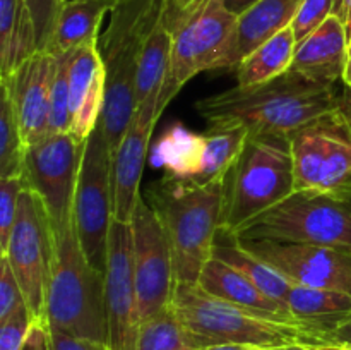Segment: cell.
Listing matches in <instances>:
<instances>
[{
	"mask_svg": "<svg viewBox=\"0 0 351 350\" xmlns=\"http://www.w3.org/2000/svg\"><path fill=\"white\" fill-rule=\"evenodd\" d=\"M341 105L335 86L317 84L288 71L264 84H237L204 96L195 102V110L209 126L239 124L250 136L290 137L297 129Z\"/></svg>",
	"mask_w": 351,
	"mask_h": 350,
	"instance_id": "obj_1",
	"label": "cell"
},
{
	"mask_svg": "<svg viewBox=\"0 0 351 350\" xmlns=\"http://www.w3.org/2000/svg\"><path fill=\"white\" fill-rule=\"evenodd\" d=\"M143 196L167 233L175 283H197L221 230L226 182L197 185L165 175L147 185Z\"/></svg>",
	"mask_w": 351,
	"mask_h": 350,
	"instance_id": "obj_2",
	"label": "cell"
},
{
	"mask_svg": "<svg viewBox=\"0 0 351 350\" xmlns=\"http://www.w3.org/2000/svg\"><path fill=\"white\" fill-rule=\"evenodd\" d=\"M165 0H117L110 26L98 50L106 69V96L101 113L110 148L115 151L136 113V78L141 51L158 21Z\"/></svg>",
	"mask_w": 351,
	"mask_h": 350,
	"instance_id": "obj_3",
	"label": "cell"
},
{
	"mask_svg": "<svg viewBox=\"0 0 351 350\" xmlns=\"http://www.w3.org/2000/svg\"><path fill=\"white\" fill-rule=\"evenodd\" d=\"M45 321L65 335L108 343L105 273L89 263L74 220L55 235Z\"/></svg>",
	"mask_w": 351,
	"mask_h": 350,
	"instance_id": "obj_4",
	"label": "cell"
},
{
	"mask_svg": "<svg viewBox=\"0 0 351 350\" xmlns=\"http://www.w3.org/2000/svg\"><path fill=\"white\" fill-rule=\"evenodd\" d=\"M163 23L171 34V67L158 98L160 117L191 79L204 71H219L237 16L223 0H165Z\"/></svg>",
	"mask_w": 351,
	"mask_h": 350,
	"instance_id": "obj_5",
	"label": "cell"
},
{
	"mask_svg": "<svg viewBox=\"0 0 351 350\" xmlns=\"http://www.w3.org/2000/svg\"><path fill=\"white\" fill-rule=\"evenodd\" d=\"M171 309L199 350L221 343H243L261 349L317 343L315 336L302 326L276 321L213 297L197 283H175Z\"/></svg>",
	"mask_w": 351,
	"mask_h": 350,
	"instance_id": "obj_6",
	"label": "cell"
},
{
	"mask_svg": "<svg viewBox=\"0 0 351 350\" xmlns=\"http://www.w3.org/2000/svg\"><path fill=\"white\" fill-rule=\"evenodd\" d=\"M295 192L290 137L250 136L230 172L221 230L233 237L242 226Z\"/></svg>",
	"mask_w": 351,
	"mask_h": 350,
	"instance_id": "obj_7",
	"label": "cell"
},
{
	"mask_svg": "<svg viewBox=\"0 0 351 350\" xmlns=\"http://www.w3.org/2000/svg\"><path fill=\"white\" fill-rule=\"evenodd\" d=\"M232 239L315 244L351 250V194L295 191Z\"/></svg>",
	"mask_w": 351,
	"mask_h": 350,
	"instance_id": "obj_8",
	"label": "cell"
},
{
	"mask_svg": "<svg viewBox=\"0 0 351 350\" xmlns=\"http://www.w3.org/2000/svg\"><path fill=\"white\" fill-rule=\"evenodd\" d=\"M249 130L239 124L211 126L206 134L173 124L151 151V161L168 175L197 185L226 182L242 153Z\"/></svg>",
	"mask_w": 351,
	"mask_h": 350,
	"instance_id": "obj_9",
	"label": "cell"
},
{
	"mask_svg": "<svg viewBox=\"0 0 351 350\" xmlns=\"http://www.w3.org/2000/svg\"><path fill=\"white\" fill-rule=\"evenodd\" d=\"M113 151L101 120L86 139L74 196V222L89 263L105 273L113 215Z\"/></svg>",
	"mask_w": 351,
	"mask_h": 350,
	"instance_id": "obj_10",
	"label": "cell"
},
{
	"mask_svg": "<svg viewBox=\"0 0 351 350\" xmlns=\"http://www.w3.org/2000/svg\"><path fill=\"white\" fill-rule=\"evenodd\" d=\"M7 257L27 309L36 321L45 319L48 285L55 259V235L41 199L31 189H23L17 218L10 233Z\"/></svg>",
	"mask_w": 351,
	"mask_h": 350,
	"instance_id": "obj_11",
	"label": "cell"
},
{
	"mask_svg": "<svg viewBox=\"0 0 351 350\" xmlns=\"http://www.w3.org/2000/svg\"><path fill=\"white\" fill-rule=\"evenodd\" d=\"M86 141L74 134H48L38 143L26 146L24 187L31 189L50 218L53 235L74 220V196Z\"/></svg>",
	"mask_w": 351,
	"mask_h": 350,
	"instance_id": "obj_12",
	"label": "cell"
},
{
	"mask_svg": "<svg viewBox=\"0 0 351 350\" xmlns=\"http://www.w3.org/2000/svg\"><path fill=\"white\" fill-rule=\"evenodd\" d=\"M132 264L141 323L171 307L175 270L167 233L141 194L132 220Z\"/></svg>",
	"mask_w": 351,
	"mask_h": 350,
	"instance_id": "obj_13",
	"label": "cell"
},
{
	"mask_svg": "<svg viewBox=\"0 0 351 350\" xmlns=\"http://www.w3.org/2000/svg\"><path fill=\"white\" fill-rule=\"evenodd\" d=\"M239 240V239H235ZM291 283L351 294V250L315 244L239 240Z\"/></svg>",
	"mask_w": 351,
	"mask_h": 350,
	"instance_id": "obj_14",
	"label": "cell"
},
{
	"mask_svg": "<svg viewBox=\"0 0 351 350\" xmlns=\"http://www.w3.org/2000/svg\"><path fill=\"white\" fill-rule=\"evenodd\" d=\"M108 345L112 350H137L141 319L132 264L130 223L113 220L105 270Z\"/></svg>",
	"mask_w": 351,
	"mask_h": 350,
	"instance_id": "obj_15",
	"label": "cell"
},
{
	"mask_svg": "<svg viewBox=\"0 0 351 350\" xmlns=\"http://www.w3.org/2000/svg\"><path fill=\"white\" fill-rule=\"evenodd\" d=\"M160 120L158 103L137 106L119 148L113 151V215L130 223L141 198V178L149 154L151 134Z\"/></svg>",
	"mask_w": 351,
	"mask_h": 350,
	"instance_id": "obj_16",
	"label": "cell"
},
{
	"mask_svg": "<svg viewBox=\"0 0 351 350\" xmlns=\"http://www.w3.org/2000/svg\"><path fill=\"white\" fill-rule=\"evenodd\" d=\"M55 67L57 60L53 55L48 51H36L9 79L0 81V86H3L12 98L26 146L38 143L48 134Z\"/></svg>",
	"mask_w": 351,
	"mask_h": 350,
	"instance_id": "obj_17",
	"label": "cell"
},
{
	"mask_svg": "<svg viewBox=\"0 0 351 350\" xmlns=\"http://www.w3.org/2000/svg\"><path fill=\"white\" fill-rule=\"evenodd\" d=\"M106 96V69L98 47H82L71 54L69 113L71 134L86 141L101 120Z\"/></svg>",
	"mask_w": 351,
	"mask_h": 350,
	"instance_id": "obj_18",
	"label": "cell"
},
{
	"mask_svg": "<svg viewBox=\"0 0 351 350\" xmlns=\"http://www.w3.org/2000/svg\"><path fill=\"white\" fill-rule=\"evenodd\" d=\"M346 57L348 36L341 19L332 14L321 27L297 43L290 71L317 84L335 86L343 81Z\"/></svg>",
	"mask_w": 351,
	"mask_h": 350,
	"instance_id": "obj_19",
	"label": "cell"
},
{
	"mask_svg": "<svg viewBox=\"0 0 351 350\" xmlns=\"http://www.w3.org/2000/svg\"><path fill=\"white\" fill-rule=\"evenodd\" d=\"M197 285L204 292H208L213 297H218L221 301L235 304L239 307L249 309V311L259 312L276 321L288 323V325L302 326L297 319L291 316L290 309L281 302L274 301L269 295L264 294L261 288H257L249 278L228 263H225L219 257L213 256L202 268L201 277ZM305 328V326H302ZM307 329V328H305Z\"/></svg>",
	"mask_w": 351,
	"mask_h": 350,
	"instance_id": "obj_20",
	"label": "cell"
},
{
	"mask_svg": "<svg viewBox=\"0 0 351 350\" xmlns=\"http://www.w3.org/2000/svg\"><path fill=\"white\" fill-rule=\"evenodd\" d=\"M304 0H261L237 17L232 45L219 71L237 69V65L256 48L291 26Z\"/></svg>",
	"mask_w": 351,
	"mask_h": 350,
	"instance_id": "obj_21",
	"label": "cell"
},
{
	"mask_svg": "<svg viewBox=\"0 0 351 350\" xmlns=\"http://www.w3.org/2000/svg\"><path fill=\"white\" fill-rule=\"evenodd\" d=\"M117 0H65L48 54L65 55L82 47H98V31L106 12H112Z\"/></svg>",
	"mask_w": 351,
	"mask_h": 350,
	"instance_id": "obj_22",
	"label": "cell"
},
{
	"mask_svg": "<svg viewBox=\"0 0 351 350\" xmlns=\"http://www.w3.org/2000/svg\"><path fill=\"white\" fill-rule=\"evenodd\" d=\"M287 305L291 316L315 336V345H319L326 333L351 316V294L293 283Z\"/></svg>",
	"mask_w": 351,
	"mask_h": 350,
	"instance_id": "obj_23",
	"label": "cell"
},
{
	"mask_svg": "<svg viewBox=\"0 0 351 350\" xmlns=\"http://www.w3.org/2000/svg\"><path fill=\"white\" fill-rule=\"evenodd\" d=\"M36 51L26 0H0V81L9 79Z\"/></svg>",
	"mask_w": 351,
	"mask_h": 350,
	"instance_id": "obj_24",
	"label": "cell"
},
{
	"mask_svg": "<svg viewBox=\"0 0 351 350\" xmlns=\"http://www.w3.org/2000/svg\"><path fill=\"white\" fill-rule=\"evenodd\" d=\"M171 67V34L163 23V16L147 36L141 51L136 78V108L158 103Z\"/></svg>",
	"mask_w": 351,
	"mask_h": 350,
	"instance_id": "obj_25",
	"label": "cell"
},
{
	"mask_svg": "<svg viewBox=\"0 0 351 350\" xmlns=\"http://www.w3.org/2000/svg\"><path fill=\"white\" fill-rule=\"evenodd\" d=\"M331 113V112H329ZM328 113L290 134L295 191H317L324 163Z\"/></svg>",
	"mask_w": 351,
	"mask_h": 350,
	"instance_id": "obj_26",
	"label": "cell"
},
{
	"mask_svg": "<svg viewBox=\"0 0 351 350\" xmlns=\"http://www.w3.org/2000/svg\"><path fill=\"white\" fill-rule=\"evenodd\" d=\"M295 48H297L295 34L291 27H287L269 41L256 48L237 65L235 72L239 86L264 84L290 71Z\"/></svg>",
	"mask_w": 351,
	"mask_h": 350,
	"instance_id": "obj_27",
	"label": "cell"
},
{
	"mask_svg": "<svg viewBox=\"0 0 351 350\" xmlns=\"http://www.w3.org/2000/svg\"><path fill=\"white\" fill-rule=\"evenodd\" d=\"M213 256L228 263L230 266H233L240 273L245 275L264 294L269 295L274 301L281 302L283 305H287L288 294H290V288L293 283L287 277H283L276 268L271 266L269 263L249 253L239 240L232 239L230 244H215Z\"/></svg>",
	"mask_w": 351,
	"mask_h": 350,
	"instance_id": "obj_28",
	"label": "cell"
},
{
	"mask_svg": "<svg viewBox=\"0 0 351 350\" xmlns=\"http://www.w3.org/2000/svg\"><path fill=\"white\" fill-rule=\"evenodd\" d=\"M0 178L23 177L26 144L17 122L12 98L3 86H0Z\"/></svg>",
	"mask_w": 351,
	"mask_h": 350,
	"instance_id": "obj_29",
	"label": "cell"
},
{
	"mask_svg": "<svg viewBox=\"0 0 351 350\" xmlns=\"http://www.w3.org/2000/svg\"><path fill=\"white\" fill-rule=\"evenodd\" d=\"M137 350H199L173 309L141 323Z\"/></svg>",
	"mask_w": 351,
	"mask_h": 350,
	"instance_id": "obj_30",
	"label": "cell"
},
{
	"mask_svg": "<svg viewBox=\"0 0 351 350\" xmlns=\"http://www.w3.org/2000/svg\"><path fill=\"white\" fill-rule=\"evenodd\" d=\"M71 54L58 55V57L53 55L55 60H57V67H55L53 81H51L48 134L71 132V113H69V65H71Z\"/></svg>",
	"mask_w": 351,
	"mask_h": 350,
	"instance_id": "obj_31",
	"label": "cell"
},
{
	"mask_svg": "<svg viewBox=\"0 0 351 350\" xmlns=\"http://www.w3.org/2000/svg\"><path fill=\"white\" fill-rule=\"evenodd\" d=\"M339 5H341V0H304L290 26L297 43L305 40L308 34L321 27L332 14L338 12Z\"/></svg>",
	"mask_w": 351,
	"mask_h": 350,
	"instance_id": "obj_32",
	"label": "cell"
},
{
	"mask_svg": "<svg viewBox=\"0 0 351 350\" xmlns=\"http://www.w3.org/2000/svg\"><path fill=\"white\" fill-rule=\"evenodd\" d=\"M23 189V177L0 178V256L5 253L7 246H9V239L17 218L19 198Z\"/></svg>",
	"mask_w": 351,
	"mask_h": 350,
	"instance_id": "obj_33",
	"label": "cell"
},
{
	"mask_svg": "<svg viewBox=\"0 0 351 350\" xmlns=\"http://www.w3.org/2000/svg\"><path fill=\"white\" fill-rule=\"evenodd\" d=\"M26 3L34 24L38 51H47L65 0H26Z\"/></svg>",
	"mask_w": 351,
	"mask_h": 350,
	"instance_id": "obj_34",
	"label": "cell"
},
{
	"mask_svg": "<svg viewBox=\"0 0 351 350\" xmlns=\"http://www.w3.org/2000/svg\"><path fill=\"white\" fill-rule=\"evenodd\" d=\"M26 305L23 290L7 257L0 256V323L9 319L17 309Z\"/></svg>",
	"mask_w": 351,
	"mask_h": 350,
	"instance_id": "obj_35",
	"label": "cell"
},
{
	"mask_svg": "<svg viewBox=\"0 0 351 350\" xmlns=\"http://www.w3.org/2000/svg\"><path fill=\"white\" fill-rule=\"evenodd\" d=\"M36 319L29 312L27 305L17 309L9 319L0 323V350H21L27 338L31 326Z\"/></svg>",
	"mask_w": 351,
	"mask_h": 350,
	"instance_id": "obj_36",
	"label": "cell"
},
{
	"mask_svg": "<svg viewBox=\"0 0 351 350\" xmlns=\"http://www.w3.org/2000/svg\"><path fill=\"white\" fill-rule=\"evenodd\" d=\"M50 329V349L51 350H112L106 342L98 340L77 338V336L65 335V333Z\"/></svg>",
	"mask_w": 351,
	"mask_h": 350,
	"instance_id": "obj_37",
	"label": "cell"
},
{
	"mask_svg": "<svg viewBox=\"0 0 351 350\" xmlns=\"http://www.w3.org/2000/svg\"><path fill=\"white\" fill-rule=\"evenodd\" d=\"M21 350H51L50 349V329L45 319L34 321L31 326L27 338Z\"/></svg>",
	"mask_w": 351,
	"mask_h": 350,
	"instance_id": "obj_38",
	"label": "cell"
},
{
	"mask_svg": "<svg viewBox=\"0 0 351 350\" xmlns=\"http://www.w3.org/2000/svg\"><path fill=\"white\" fill-rule=\"evenodd\" d=\"M321 343H332V345H345V347H351V316L346 318L345 321L339 323L336 328H332L331 331L326 333L322 336ZM319 343V345H321Z\"/></svg>",
	"mask_w": 351,
	"mask_h": 350,
	"instance_id": "obj_39",
	"label": "cell"
},
{
	"mask_svg": "<svg viewBox=\"0 0 351 350\" xmlns=\"http://www.w3.org/2000/svg\"><path fill=\"white\" fill-rule=\"evenodd\" d=\"M226 5V9L230 10L232 14H235L237 17L242 16L245 10H249L250 7L256 5L257 2H261V0H223Z\"/></svg>",
	"mask_w": 351,
	"mask_h": 350,
	"instance_id": "obj_40",
	"label": "cell"
},
{
	"mask_svg": "<svg viewBox=\"0 0 351 350\" xmlns=\"http://www.w3.org/2000/svg\"><path fill=\"white\" fill-rule=\"evenodd\" d=\"M336 16L341 19L343 26H345L346 36H348V41L351 40V0H341V5H339Z\"/></svg>",
	"mask_w": 351,
	"mask_h": 350,
	"instance_id": "obj_41",
	"label": "cell"
},
{
	"mask_svg": "<svg viewBox=\"0 0 351 350\" xmlns=\"http://www.w3.org/2000/svg\"><path fill=\"white\" fill-rule=\"evenodd\" d=\"M204 350H266L256 345H243V343H221V345H213Z\"/></svg>",
	"mask_w": 351,
	"mask_h": 350,
	"instance_id": "obj_42",
	"label": "cell"
},
{
	"mask_svg": "<svg viewBox=\"0 0 351 350\" xmlns=\"http://www.w3.org/2000/svg\"><path fill=\"white\" fill-rule=\"evenodd\" d=\"M343 82L346 84V88H351V40L348 41V57H346V67L345 75H343Z\"/></svg>",
	"mask_w": 351,
	"mask_h": 350,
	"instance_id": "obj_43",
	"label": "cell"
},
{
	"mask_svg": "<svg viewBox=\"0 0 351 350\" xmlns=\"http://www.w3.org/2000/svg\"><path fill=\"white\" fill-rule=\"evenodd\" d=\"M315 350H351V347L332 345V343H321V345H308Z\"/></svg>",
	"mask_w": 351,
	"mask_h": 350,
	"instance_id": "obj_44",
	"label": "cell"
},
{
	"mask_svg": "<svg viewBox=\"0 0 351 350\" xmlns=\"http://www.w3.org/2000/svg\"><path fill=\"white\" fill-rule=\"evenodd\" d=\"M273 350H315L308 345H302V343H293V345H285V347H278V349Z\"/></svg>",
	"mask_w": 351,
	"mask_h": 350,
	"instance_id": "obj_45",
	"label": "cell"
},
{
	"mask_svg": "<svg viewBox=\"0 0 351 350\" xmlns=\"http://www.w3.org/2000/svg\"><path fill=\"white\" fill-rule=\"evenodd\" d=\"M348 98L346 100H343V105H345V108H346V112L350 113L351 115V88H348Z\"/></svg>",
	"mask_w": 351,
	"mask_h": 350,
	"instance_id": "obj_46",
	"label": "cell"
},
{
	"mask_svg": "<svg viewBox=\"0 0 351 350\" xmlns=\"http://www.w3.org/2000/svg\"><path fill=\"white\" fill-rule=\"evenodd\" d=\"M266 350H273V349H266Z\"/></svg>",
	"mask_w": 351,
	"mask_h": 350,
	"instance_id": "obj_47",
	"label": "cell"
}]
</instances>
